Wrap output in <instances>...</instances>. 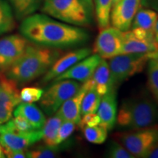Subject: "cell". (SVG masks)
<instances>
[{"instance_id": "cell-1", "label": "cell", "mask_w": 158, "mask_h": 158, "mask_svg": "<svg viewBox=\"0 0 158 158\" xmlns=\"http://www.w3.org/2000/svg\"><path fill=\"white\" fill-rule=\"evenodd\" d=\"M19 30L29 42L59 49L79 46L90 38L85 29L56 21L44 14L33 13L23 19Z\"/></svg>"}, {"instance_id": "cell-2", "label": "cell", "mask_w": 158, "mask_h": 158, "mask_svg": "<svg viewBox=\"0 0 158 158\" xmlns=\"http://www.w3.org/2000/svg\"><path fill=\"white\" fill-rule=\"evenodd\" d=\"M62 54L59 48L29 43L22 56L5 75L17 84L29 82L44 75Z\"/></svg>"}, {"instance_id": "cell-3", "label": "cell", "mask_w": 158, "mask_h": 158, "mask_svg": "<svg viewBox=\"0 0 158 158\" xmlns=\"http://www.w3.org/2000/svg\"><path fill=\"white\" fill-rule=\"evenodd\" d=\"M119 127L138 130L158 124V103L151 94L143 92L126 99L116 116Z\"/></svg>"}, {"instance_id": "cell-4", "label": "cell", "mask_w": 158, "mask_h": 158, "mask_svg": "<svg viewBox=\"0 0 158 158\" xmlns=\"http://www.w3.org/2000/svg\"><path fill=\"white\" fill-rule=\"evenodd\" d=\"M42 11L49 16L76 27H88L93 22L92 0H43Z\"/></svg>"}, {"instance_id": "cell-5", "label": "cell", "mask_w": 158, "mask_h": 158, "mask_svg": "<svg viewBox=\"0 0 158 158\" xmlns=\"http://www.w3.org/2000/svg\"><path fill=\"white\" fill-rule=\"evenodd\" d=\"M157 56L149 53H130L110 58L108 65L113 89L116 90L122 83L142 72L149 59Z\"/></svg>"}, {"instance_id": "cell-6", "label": "cell", "mask_w": 158, "mask_h": 158, "mask_svg": "<svg viewBox=\"0 0 158 158\" xmlns=\"http://www.w3.org/2000/svg\"><path fill=\"white\" fill-rule=\"evenodd\" d=\"M116 137L135 157H149L158 147V124L117 133Z\"/></svg>"}, {"instance_id": "cell-7", "label": "cell", "mask_w": 158, "mask_h": 158, "mask_svg": "<svg viewBox=\"0 0 158 158\" xmlns=\"http://www.w3.org/2000/svg\"><path fill=\"white\" fill-rule=\"evenodd\" d=\"M55 83L43 92L40 106L45 114L52 115L68 99L73 96L81 87L78 81L70 79L54 81Z\"/></svg>"}, {"instance_id": "cell-8", "label": "cell", "mask_w": 158, "mask_h": 158, "mask_svg": "<svg viewBox=\"0 0 158 158\" xmlns=\"http://www.w3.org/2000/svg\"><path fill=\"white\" fill-rule=\"evenodd\" d=\"M130 53H149L158 55V45L153 33L138 28L124 31L122 54Z\"/></svg>"}, {"instance_id": "cell-9", "label": "cell", "mask_w": 158, "mask_h": 158, "mask_svg": "<svg viewBox=\"0 0 158 158\" xmlns=\"http://www.w3.org/2000/svg\"><path fill=\"white\" fill-rule=\"evenodd\" d=\"M124 31L115 27H106L100 31L94 46V52L102 59H110L122 54Z\"/></svg>"}, {"instance_id": "cell-10", "label": "cell", "mask_w": 158, "mask_h": 158, "mask_svg": "<svg viewBox=\"0 0 158 158\" xmlns=\"http://www.w3.org/2000/svg\"><path fill=\"white\" fill-rule=\"evenodd\" d=\"M29 40L19 35L0 39V72L5 73L22 56Z\"/></svg>"}, {"instance_id": "cell-11", "label": "cell", "mask_w": 158, "mask_h": 158, "mask_svg": "<svg viewBox=\"0 0 158 158\" xmlns=\"http://www.w3.org/2000/svg\"><path fill=\"white\" fill-rule=\"evenodd\" d=\"M141 7V0H118L113 5L110 13L112 26L122 31L130 30L134 17Z\"/></svg>"}, {"instance_id": "cell-12", "label": "cell", "mask_w": 158, "mask_h": 158, "mask_svg": "<svg viewBox=\"0 0 158 158\" xmlns=\"http://www.w3.org/2000/svg\"><path fill=\"white\" fill-rule=\"evenodd\" d=\"M93 87H94V83L91 78L81 85L78 92L61 106L56 114L60 116L63 121H70L78 124L81 118V108L83 98L86 92Z\"/></svg>"}, {"instance_id": "cell-13", "label": "cell", "mask_w": 158, "mask_h": 158, "mask_svg": "<svg viewBox=\"0 0 158 158\" xmlns=\"http://www.w3.org/2000/svg\"><path fill=\"white\" fill-rule=\"evenodd\" d=\"M42 129L27 133L8 130L0 134V144L4 149L25 150L42 139Z\"/></svg>"}, {"instance_id": "cell-14", "label": "cell", "mask_w": 158, "mask_h": 158, "mask_svg": "<svg viewBox=\"0 0 158 158\" xmlns=\"http://www.w3.org/2000/svg\"><path fill=\"white\" fill-rule=\"evenodd\" d=\"M92 53V48L84 47V48H80L70 51L63 56L61 55L55 61L51 68L45 73V76L43 78V81L46 83L54 80L57 76L68 70L79 61L89 56Z\"/></svg>"}, {"instance_id": "cell-15", "label": "cell", "mask_w": 158, "mask_h": 158, "mask_svg": "<svg viewBox=\"0 0 158 158\" xmlns=\"http://www.w3.org/2000/svg\"><path fill=\"white\" fill-rule=\"evenodd\" d=\"M101 59V57L97 54L88 56L57 76L54 79V81H58L64 79H70L82 83L92 78Z\"/></svg>"}, {"instance_id": "cell-16", "label": "cell", "mask_w": 158, "mask_h": 158, "mask_svg": "<svg viewBox=\"0 0 158 158\" xmlns=\"http://www.w3.org/2000/svg\"><path fill=\"white\" fill-rule=\"evenodd\" d=\"M100 118V125L108 130L113 129L117 116L116 91L112 89L102 96L98 110Z\"/></svg>"}, {"instance_id": "cell-17", "label": "cell", "mask_w": 158, "mask_h": 158, "mask_svg": "<svg viewBox=\"0 0 158 158\" xmlns=\"http://www.w3.org/2000/svg\"><path fill=\"white\" fill-rule=\"evenodd\" d=\"M18 84L0 72V106L13 110L21 102Z\"/></svg>"}, {"instance_id": "cell-18", "label": "cell", "mask_w": 158, "mask_h": 158, "mask_svg": "<svg viewBox=\"0 0 158 158\" xmlns=\"http://www.w3.org/2000/svg\"><path fill=\"white\" fill-rule=\"evenodd\" d=\"M92 78L94 83V89L101 96L113 89L109 65L106 59H101Z\"/></svg>"}, {"instance_id": "cell-19", "label": "cell", "mask_w": 158, "mask_h": 158, "mask_svg": "<svg viewBox=\"0 0 158 158\" xmlns=\"http://www.w3.org/2000/svg\"><path fill=\"white\" fill-rule=\"evenodd\" d=\"M15 115H21L25 117L35 130L42 129L46 121L42 110L32 103L21 102L15 108L14 116Z\"/></svg>"}, {"instance_id": "cell-20", "label": "cell", "mask_w": 158, "mask_h": 158, "mask_svg": "<svg viewBox=\"0 0 158 158\" xmlns=\"http://www.w3.org/2000/svg\"><path fill=\"white\" fill-rule=\"evenodd\" d=\"M157 18V13L155 10L141 7L134 17L131 27L132 29H141L154 34V29Z\"/></svg>"}, {"instance_id": "cell-21", "label": "cell", "mask_w": 158, "mask_h": 158, "mask_svg": "<svg viewBox=\"0 0 158 158\" xmlns=\"http://www.w3.org/2000/svg\"><path fill=\"white\" fill-rule=\"evenodd\" d=\"M62 122V118L57 114L45 121L42 128V140L45 145L48 147H56L57 135Z\"/></svg>"}, {"instance_id": "cell-22", "label": "cell", "mask_w": 158, "mask_h": 158, "mask_svg": "<svg viewBox=\"0 0 158 158\" xmlns=\"http://www.w3.org/2000/svg\"><path fill=\"white\" fill-rule=\"evenodd\" d=\"M114 0H94V15L99 30L109 27Z\"/></svg>"}, {"instance_id": "cell-23", "label": "cell", "mask_w": 158, "mask_h": 158, "mask_svg": "<svg viewBox=\"0 0 158 158\" xmlns=\"http://www.w3.org/2000/svg\"><path fill=\"white\" fill-rule=\"evenodd\" d=\"M15 16L19 20H23L35 13L39 8L42 0H9Z\"/></svg>"}, {"instance_id": "cell-24", "label": "cell", "mask_w": 158, "mask_h": 158, "mask_svg": "<svg viewBox=\"0 0 158 158\" xmlns=\"http://www.w3.org/2000/svg\"><path fill=\"white\" fill-rule=\"evenodd\" d=\"M15 22L10 5L6 0H0V35L15 28Z\"/></svg>"}, {"instance_id": "cell-25", "label": "cell", "mask_w": 158, "mask_h": 158, "mask_svg": "<svg viewBox=\"0 0 158 158\" xmlns=\"http://www.w3.org/2000/svg\"><path fill=\"white\" fill-rule=\"evenodd\" d=\"M147 64L148 88L151 95L158 103V56L150 59Z\"/></svg>"}, {"instance_id": "cell-26", "label": "cell", "mask_w": 158, "mask_h": 158, "mask_svg": "<svg viewBox=\"0 0 158 158\" xmlns=\"http://www.w3.org/2000/svg\"><path fill=\"white\" fill-rule=\"evenodd\" d=\"M102 96L97 92L94 87L89 89L83 98L81 114V116L86 114L96 113Z\"/></svg>"}, {"instance_id": "cell-27", "label": "cell", "mask_w": 158, "mask_h": 158, "mask_svg": "<svg viewBox=\"0 0 158 158\" xmlns=\"http://www.w3.org/2000/svg\"><path fill=\"white\" fill-rule=\"evenodd\" d=\"M81 129L85 138L90 143L101 144L106 141L108 130L103 126L100 124L95 126H85Z\"/></svg>"}, {"instance_id": "cell-28", "label": "cell", "mask_w": 158, "mask_h": 158, "mask_svg": "<svg viewBox=\"0 0 158 158\" xmlns=\"http://www.w3.org/2000/svg\"><path fill=\"white\" fill-rule=\"evenodd\" d=\"M106 157L110 158H135L122 143L115 141L110 142Z\"/></svg>"}, {"instance_id": "cell-29", "label": "cell", "mask_w": 158, "mask_h": 158, "mask_svg": "<svg viewBox=\"0 0 158 158\" xmlns=\"http://www.w3.org/2000/svg\"><path fill=\"white\" fill-rule=\"evenodd\" d=\"M58 148L56 147H39L27 152V157L29 158H52L56 156Z\"/></svg>"}, {"instance_id": "cell-30", "label": "cell", "mask_w": 158, "mask_h": 158, "mask_svg": "<svg viewBox=\"0 0 158 158\" xmlns=\"http://www.w3.org/2000/svg\"><path fill=\"white\" fill-rule=\"evenodd\" d=\"M43 91L42 89L37 87H25L20 92L21 102L32 103L39 101L43 96Z\"/></svg>"}, {"instance_id": "cell-31", "label": "cell", "mask_w": 158, "mask_h": 158, "mask_svg": "<svg viewBox=\"0 0 158 158\" xmlns=\"http://www.w3.org/2000/svg\"><path fill=\"white\" fill-rule=\"evenodd\" d=\"M76 124L70 121H63L58 131L56 138V145L66 141L73 133L76 127Z\"/></svg>"}, {"instance_id": "cell-32", "label": "cell", "mask_w": 158, "mask_h": 158, "mask_svg": "<svg viewBox=\"0 0 158 158\" xmlns=\"http://www.w3.org/2000/svg\"><path fill=\"white\" fill-rule=\"evenodd\" d=\"M15 127L17 131L27 133L35 130L31 124L29 123L28 120L21 115H15V118L13 119Z\"/></svg>"}, {"instance_id": "cell-33", "label": "cell", "mask_w": 158, "mask_h": 158, "mask_svg": "<svg viewBox=\"0 0 158 158\" xmlns=\"http://www.w3.org/2000/svg\"><path fill=\"white\" fill-rule=\"evenodd\" d=\"M100 123V118L96 113L86 114L82 116L80 122L78 123L79 127L82 128L85 126H95Z\"/></svg>"}, {"instance_id": "cell-34", "label": "cell", "mask_w": 158, "mask_h": 158, "mask_svg": "<svg viewBox=\"0 0 158 158\" xmlns=\"http://www.w3.org/2000/svg\"><path fill=\"white\" fill-rule=\"evenodd\" d=\"M4 153L6 157L9 158H24L27 157L24 150H12L9 149H4Z\"/></svg>"}, {"instance_id": "cell-35", "label": "cell", "mask_w": 158, "mask_h": 158, "mask_svg": "<svg viewBox=\"0 0 158 158\" xmlns=\"http://www.w3.org/2000/svg\"><path fill=\"white\" fill-rule=\"evenodd\" d=\"M13 110L0 106V123H6L10 119H11L12 115H13Z\"/></svg>"}, {"instance_id": "cell-36", "label": "cell", "mask_w": 158, "mask_h": 158, "mask_svg": "<svg viewBox=\"0 0 158 158\" xmlns=\"http://www.w3.org/2000/svg\"><path fill=\"white\" fill-rule=\"evenodd\" d=\"M141 5L158 10V0H141Z\"/></svg>"}, {"instance_id": "cell-37", "label": "cell", "mask_w": 158, "mask_h": 158, "mask_svg": "<svg viewBox=\"0 0 158 158\" xmlns=\"http://www.w3.org/2000/svg\"><path fill=\"white\" fill-rule=\"evenodd\" d=\"M154 37H155V41L158 45V18L156 21L155 26V29H154Z\"/></svg>"}, {"instance_id": "cell-38", "label": "cell", "mask_w": 158, "mask_h": 158, "mask_svg": "<svg viewBox=\"0 0 158 158\" xmlns=\"http://www.w3.org/2000/svg\"><path fill=\"white\" fill-rule=\"evenodd\" d=\"M150 158H158V147L154 150L151 153V155H149Z\"/></svg>"}, {"instance_id": "cell-39", "label": "cell", "mask_w": 158, "mask_h": 158, "mask_svg": "<svg viewBox=\"0 0 158 158\" xmlns=\"http://www.w3.org/2000/svg\"><path fill=\"white\" fill-rule=\"evenodd\" d=\"M4 157H5V156L3 151V147L0 144V158H4Z\"/></svg>"}, {"instance_id": "cell-40", "label": "cell", "mask_w": 158, "mask_h": 158, "mask_svg": "<svg viewBox=\"0 0 158 158\" xmlns=\"http://www.w3.org/2000/svg\"><path fill=\"white\" fill-rule=\"evenodd\" d=\"M3 127H4L3 124L0 123V134H1L3 132Z\"/></svg>"}, {"instance_id": "cell-41", "label": "cell", "mask_w": 158, "mask_h": 158, "mask_svg": "<svg viewBox=\"0 0 158 158\" xmlns=\"http://www.w3.org/2000/svg\"><path fill=\"white\" fill-rule=\"evenodd\" d=\"M118 1V0H114V4H115V3L117 2Z\"/></svg>"}]
</instances>
